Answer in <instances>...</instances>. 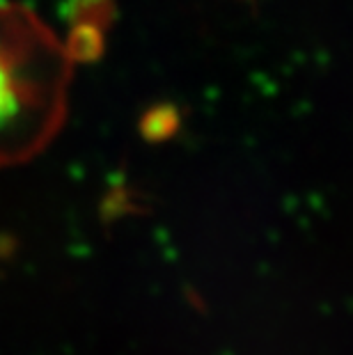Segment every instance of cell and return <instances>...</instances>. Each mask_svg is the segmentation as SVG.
I'll return each mask as SVG.
<instances>
[{
  "instance_id": "cell-2",
  "label": "cell",
  "mask_w": 353,
  "mask_h": 355,
  "mask_svg": "<svg viewBox=\"0 0 353 355\" xmlns=\"http://www.w3.org/2000/svg\"><path fill=\"white\" fill-rule=\"evenodd\" d=\"M0 7H3V0H0Z\"/></svg>"
},
{
  "instance_id": "cell-1",
  "label": "cell",
  "mask_w": 353,
  "mask_h": 355,
  "mask_svg": "<svg viewBox=\"0 0 353 355\" xmlns=\"http://www.w3.org/2000/svg\"><path fill=\"white\" fill-rule=\"evenodd\" d=\"M26 108V92L21 73L12 58L0 46V135H5L19 122Z\"/></svg>"
}]
</instances>
